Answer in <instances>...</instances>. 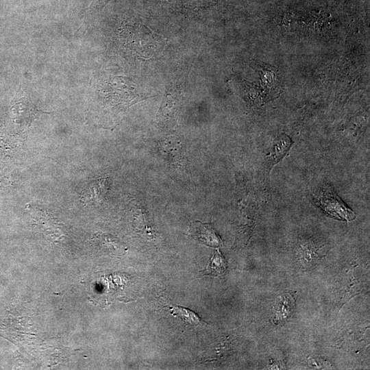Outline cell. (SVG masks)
Instances as JSON below:
<instances>
[{"label":"cell","mask_w":370,"mask_h":370,"mask_svg":"<svg viewBox=\"0 0 370 370\" xmlns=\"http://www.w3.org/2000/svg\"><path fill=\"white\" fill-rule=\"evenodd\" d=\"M316 203L325 212L335 217L352 220L355 214L338 197L329 185L323 186L315 196Z\"/></svg>","instance_id":"obj_1"},{"label":"cell","mask_w":370,"mask_h":370,"mask_svg":"<svg viewBox=\"0 0 370 370\" xmlns=\"http://www.w3.org/2000/svg\"><path fill=\"white\" fill-rule=\"evenodd\" d=\"M180 92L176 90H167L162 101L160 110L159 111V118L162 121H168L171 117H173L180 102Z\"/></svg>","instance_id":"obj_2"},{"label":"cell","mask_w":370,"mask_h":370,"mask_svg":"<svg viewBox=\"0 0 370 370\" xmlns=\"http://www.w3.org/2000/svg\"><path fill=\"white\" fill-rule=\"evenodd\" d=\"M169 310L171 314L180 319L186 325L197 326L204 323L196 312L188 308L174 305L169 306Z\"/></svg>","instance_id":"obj_3"},{"label":"cell","mask_w":370,"mask_h":370,"mask_svg":"<svg viewBox=\"0 0 370 370\" xmlns=\"http://www.w3.org/2000/svg\"><path fill=\"white\" fill-rule=\"evenodd\" d=\"M195 235L198 239L209 246L218 247L222 243L213 227L208 224L197 225L195 226Z\"/></svg>","instance_id":"obj_4"},{"label":"cell","mask_w":370,"mask_h":370,"mask_svg":"<svg viewBox=\"0 0 370 370\" xmlns=\"http://www.w3.org/2000/svg\"><path fill=\"white\" fill-rule=\"evenodd\" d=\"M226 269V264L223 257L217 250L210 260L205 270L206 275L218 276L222 275Z\"/></svg>","instance_id":"obj_5"},{"label":"cell","mask_w":370,"mask_h":370,"mask_svg":"<svg viewBox=\"0 0 370 370\" xmlns=\"http://www.w3.org/2000/svg\"><path fill=\"white\" fill-rule=\"evenodd\" d=\"M290 146L291 140L286 136L279 138V140L273 146L268 162L272 163L273 165L278 162L285 155Z\"/></svg>","instance_id":"obj_6"},{"label":"cell","mask_w":370,"mask_h":370,"mask_svg":"<svg viewBox=\"0 0 370 370\" xmlns=\"http://www.w3.org/2000/svg\"><path fill=\"white\" fill-rule=\"evenodd\" d=\"M165 141L164 144L162 146V149L165 156L167 157L168 160L171 162H180L182 158V151L178 140H167Z\"/></svg>","instance_id":"obj_7"},{"label":"cell","mask_w":370,"mask_h":370,"mask_svg":"<svg viewBox=\"0 0 370 370\" xmlns=\"http://www.w3.org/2000/svg\"><path fill=\"white\" fill-rule=\"evenodd\" d=\"M110 0H92L91 4L84 10V13L92 14L101 10Z\"/></svg>","instance_id":"obj_8"},{"label":"cell","mask_w":370,"mask_h":370,"mask_svg":"<svg viewBox=\"0 0 370 370\" xmlns=\"http://www.w3.org/2000/svg\"><path fill=\"white\" fill-rule=\"evenodd\" d=\"M10 185V179L8 176L0 178V190Z\"/></svg>","instance_id":"obj_9"}]
</instances>
